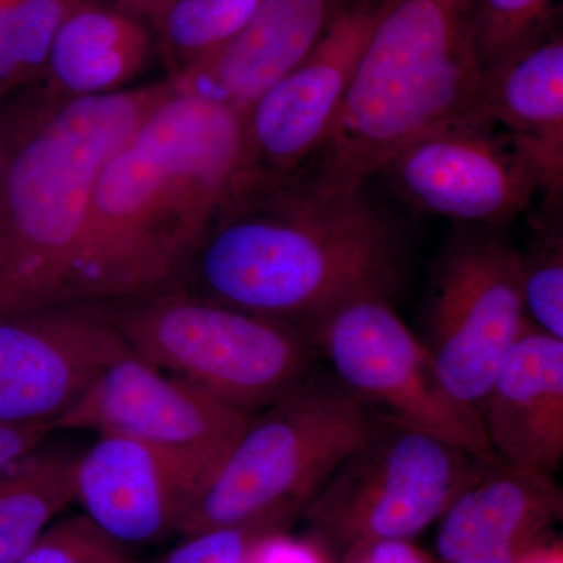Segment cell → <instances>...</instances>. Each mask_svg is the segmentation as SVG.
I'll return each mask as SVG.
<instances>
[{
  "instance_id": "cell-1",
  "label": "cell",
  "mask_w": 563,
  "mask_h": 563,
  "mask_svg": "<svg viewBox=\"0 0 563 563\" xmlns=\"http://www.w3.org/2000/svg\"><path fill=\"white\" fill-rule=\"evenodd\" d=\"M254 177L244 114L176 92L103 166L70 303L174 290L211 225Z\"/></svg>"
},
{
  "instance_id": "cell-2",
  "label": "cell",
  "mask_w": 563,
  "mask_h": 563,
  "mask_svg": "<svg viewBox=\"0 0 563 563\" xmlns=\"http://www.w3.org/2000/svg\"><path fill=\"white\" fill-rule=\"evenodd\" d=\"M395 222L362 188L313 174L261 176L229 202L192 255L184 291L292 322L307 333L344 303L390 298L402 276Z\"/></svg>"
},
{
  "instance_id": "cell-3",
  "label": "cell",
  "mask_w": 563,
  "mask_h": 563,
  "mask_svg": "<svg viewBox=\"0 0 563 563\" xmlns=\"http://www.w3.org/2000/svg\"><path fill=\"white\" fill-rule=\"evenodd\" d=\"M174 95L166 79L90 98L21 99L0 177V318L70 303L103 166Z\"/></svg>"
},
{
  "instance_id": "cell-4",
  "label": "cell",
  "mask_w": 563,
  "mask_h": 563,
  "mask_svg": "<svg viewBox=\"0 0 563 563\" xmlns=\"http://www.w3.org/2000/svg\"><path fill=\"white\" fill-rule=\"evenodd\" d=\"M474 0H379L313 176L362 188L407 144L479 113Z\"/></svg>"
},
{
  "instance_id": "cell-5",
  "label": "cell",
  "mask_w": 563,
  "mask_h": 563,
  "mask_svg": "<svg viewBox=\"0 0 563 563\" xmlns=\"http://www.w3.org/2000/svg\"><path fill=\"white\" fill-rule=\"evenodd\" d=\"M376 415L331 372L310 373L252 413L177 536L263 520L290 521L366 439Z\"/></svg>"
},
{
  "instance_id": "cell-6",
  "label": "cell",
  "mask_w": 563,
  "mask_h": 563,
  "mask_svg": "<svg viewBox=\"0 0 563 563\" xmlns=\"http://www.w3.org/2000/svg\"><path fill=\"white\" fill-rule=\"evenodd\" d=\"M91 306L141 358L246 412L313 372V342L302 328L206 296L174 288Z\"/></svg>"
},
{
  "instance_id": "cell-7",
  "label": "cell",
  "mask_w": 563,
  "mask_h": 563,
  "mask_svg": "<svg viewBox=\"0 0 563 563\" xmlns=\"http://www.w3.org/2000/svg\"><path fill=\"white\" fill-rule=\"evenodd\" d=\"M474 455L390 418L372 431L307 506L310 523L340 563L374 544L407 542L439 523Z\"/></svg>"
},
{
  "instance_id": "cell-8",
  "label": "cell",
  "mask_w": 563,
  "mask_h": 563,
  "mask_svg": "<svg viewBox=\"0 0 563 563\" xmlns=\"http://www.w3.org/2000/svg\"><path fill=\"white\" fill-rule=\"evenodd\" d=\"M531 324L521 252L498 228L466 225L440 258L421 339L444 390L479 413Z\"/></svg>"
},
{
  "instance_id": "cell-9",
  "label": "cell",
  "mask_w": 563,
  "mask_h": 563,
  "mask_svg": "<svg viewBox=\"0 0 563 563\" xmlns=\"http://www.w3.org/2000/svg\"><path fill=\"white\" fill-rule=\"evenodd\" d=\"M331 373L372 413L461 448L495 457L483 418L444 390L424 343L388 298L366 296L339 307L310 332Z\"/></svg>"
},
{
  "instance_id": "cell-10",
  "label": "cell",
  "mask_w": 563,
  "mask_h": 563,
  "mask_svg": "<svg viewBox=\"0 0 563 563\" xmlns=\"http://www.w3.org/2000/svg\"><path fill=\"white\" fill-rule=\"evenodd\" d=\"M236 409L131 351L111 363L55 429L122 435L181 463L203 487L250 422Z\"/></svg>"
},
{
  "instance_id": "cell-11",
  "label": "cell",
  "mask_w": 563,
  "mask_h": 563,
  "mask_svg": "<svg viewBox=\"0 0 563 563\" xmlns=\"http://www.w3.org/2000/svg\"><path fill=\"white\" fill-rule=\"evenodd\" d=\"M128 352L91 303L0 318V424H55Z\"/></svg>"
},
{
  "instance_id": "cell-12",
  "label": "cell",
  "mask_w": 563,
  "mask_h": 563,
  "mask_svg": "<svg viewBox=\"0 0 563 563\" xmlns=\"http://www.w3.org/2000/svg\"><path fill=\"white\" fill-rule=\"evenodd\" d=\"M383 173L418 210L463 225L499 228L537 198L509 141L479 117L412 141Z\"/></svg>"
},
{
  "instance_id": "cell-13",
  "label": "cell",
  "mask_w": 563,
  "mask_h": 563,
  "mask_svg": "<svg viewBox=\"0 0 563 563\" xmlns=\"http://www.w3.org/2000/svg\"><path fill=\"white\" fill-rule=\"evenodd\" d=\"M377 11L379 0H355L310 54L244 113L255 176H292L324 150Z\"/></svg>"
},
{
  "instance_id": "cell-14",
  "label": "cell",
  "mask_w": 563,
  "mask_h": 563,
  "mask_svg": "<svg viewBox=\"0 0 563 563\" xmlns=\"http://www.w3.org/2000/svg\"><path fill=\"white\" fill-rule=\"evenodd\" d=\"M563 525V487L554 476L474 457L461 490L439 520V563H520Z\"/></svg>"
},
{
  "instance_id": "cell-15",
  "label": "cell",
  "mask_w": 563,
  "mask_h": 563,
  "mask_svg": "<svg viewBox=\"0 0 563 563\" xmlns=\"http://www.w3.org/2000/svg\"><path fill=\"white\" fill-rule=\"evenodd\" d=\"M202 485L181 463L122 435H98L77 463L76 501L122 547L177 536Z\"/></svg>"
},
{
  "instance_id": "cell-16",
  "label": "cell",
  "mask_w": 563,
  "mask_h": 563,
  "mask_svg": "<svg viewBox=\"0 0 563 563\" xmlns=\"http://www.w3.org/2000/svg\"><path fill=\"white\" fill-rule=\"evenodd\" d=\"M355 0H262L254 20L228 46L169 79L177 95L246 113L310 54Z\"/></svg>"
},
{
  "instance_id": "cell-17",
  "label": "cell",
  "mask_w": 563,
  "mask_h": 563,
  "mask_svg": "<svg viewBox=\"0 0 563 563\" xmlns=\"http://www.w3.org/2000/svg\"><path fill=\"white\" fill-rule=\"evenodd\" d=\"M479 415L496 457L525 472H561L562 340L531 324L496 374Z\"/></svg>"
},
{
  "instance_id": "cell-18",
  "label": "cell",
  "mask_w": 563,
  "mask_h": 563,
  "mask_svg": "<svg viewBox=\"0 0 563 563\" xmlns=\"http://www.w3.org/2000/svg\"><path fill=\"white\" fill-rule=\"evenodd\" d=\"M477 117L509 141L540 207L563 206V35L487 70Z\"/></svg>"
},
{
  "instance_id": "cell-19",
  "label": "cell",
  "mask_w": 563,
  "mask_h": 563,
  "mask_svg": "<svg viewBox=\"0 0 563 563\" xmlns=\"http://www.w3.org/2000/svg\"><path fill=\"white\" fill-rule=\"evenodd\" d=\"M150 52V32L131 14L73 0L52 44L41 92L66 101L125 90Z\"/></svg>"
},
{
  "instance_id": "cell-20",
  "label": "cell",
  "mask_w": 563,
  "mask_h": 563,
  "mask_svg": "<svg viewBox=\"0 0 563 563\" xmlns=\"http://www.w3.org/2000/svg\"><path fill=\"white\" fill-rule=\"evenodd\" d=\"M80 453L27 455L0 473V563H18L76 501Z\"/></svg>"
},
{
  "instance_id": "cell-21",
  "label": "cell",
  "mask_w": 563,
  "mask_h": 563,
  "mask_svg": "<svg viewBox=\"0 0 563 563\" xmlns=\"http://www.w3.org/2000/svg\"><path fill=\"white\" fill-rule=\"evenodd\" d=\"M262 0H173L155 21L176 79L228 46L250 25Z\"/></svg>"
},
{
  "instance_id": "cell-22",
  "label": "cell",
  "mask_w": 563,
  "mask_h": 563,
  "mask_svg": "<svg viewBox=\"0 0 563 563\" xmlns=\"http://www.w3.org/2000/svg\"><path fill=\"white\" fill-rule=\"evenodd\" d=\"M73 0H5L0 3V107L43 81L52 44Z\"/></svg>"
},
{
  "instance_id": "cell-23",
  "label": "cell",
  "mask_w": 563,
  "mask_h": 563,
  "mask_svg": "<svg viewBox=\"0 0 563 563\" xmlns=\"http://www.w3.org/2000/svg\"><path fill=\"white\" fill-rule=\"evenodd\" d=\"M561 0H474L485 73L554 35Z\"/></svg>"
},
{
  "instance_id": "cell-24",
  "label": "cell",
  "mask_w": 563,
  "mask_h": 563,
  "mask_svg": "<svg viewBox=\"0 0 563 563\" xmlns=\"http://www.w3.org/2000/svg\"><path fill=\"white\" fill-rule=\"evenodd\" d=\"M521 258L529 318L563 342V206L539 207Z\"/></svg>"
},
{
  "instance_id": "cell-25",
  "label": "cell",
  "mask_w": 563,
  "mask_h": 563,
  "mask_svg": "<svg viewBox=\"0 0 563 563\" xmlns=\"http://www.w3.org/2000/svg\"><path fill=\"white\" fill-rule=\"evenodd\" d=\"M18 563H132V555L81 514L52 525Z\"/></svg>"
},
{
  "instance_id": "cell-26",
  "label": "cell",
  "mask_w": 563,
  "mask_h": 563,
  "mask_svg": "<svg viewBox=\"0 0 563 563\" xmlns=\"http://www.w3.org/2000/svg\"><path fill=\"white\" fill-rule=\"evenodd\" d=\"M288 523L263 518L251 523L211 529L181 537V542L155 563H247L255 548Z\"/></svg>"
},
{
  "instance_id": "cell-27",
  "label": "cell",
  "mask_w": 563,
  "mask_h": 563,
  "mask_svg": "<svg viewBox=\"0 0 563 563\" xmlns=\"http://www.w3.org/2000/svg\"><path fill=\"white\" fill-rule=\"evenodd\" d=\"M54 429L52 422L0 424V473L35 453Z\"/></svg>"
},
{
  "instance_id": "cell-28",
  "label": "cell",
  "mask_w": 563,
  "mask_h": 563,
  "mask_svg": "<svg viewBox=\"0 0 563 563\" xmlns=\"http://www.w3.org/2000/svg\"><path fill=\"white\" fill-rule=\"evenodd\" d=\"M276 536L258 544L247 563H321L317 554L301 544L277 542Z\"/></svg>"
},
{
  "instance_id": "cell-29",
  "label": "cell",
  "mask_w": 563,
  "mask_h": 563,
  "mask_svg": "<svg viewBox=\"0 0 563 563\" xmlns=\"http://www.w3.org/2000/svg\"><path fill=\"white\" fill-rule=\"evenodd\" d=\"M351 563H428L407 542L374 544Z\"/></svg>"
},
{
  "instance_id": "cell-30",
  "label": "cell",
  "mask_w": 563,
  "mask_h": 563,
  "mask_svg": "<svg viewBox=\"0 0 563 563\" xmlns=\"http://www.w3.org/2000/svg\"><path fill=\"white\" fill-rule=\"evenodd\" d=\"M18 122H20V101H10L0 107V177L13 150Z\"/></svg>"
},
{
  "instance_id": "cell-31",
  "label": "cell",
  "mask_w": 563,
  "mask_h": 563,
  "mask_svg": "<svg viewBox=\"0 0 563 563\" xmlns=\"http://www.w3.org/2000/svg\"><path fill=\"white\" fill-rule=\"evenodd\" d=\"M520 563H563L562 540H555L554 537L547 540L526 554Z\"/></svg>"
},
{
  "instance_id": "cell-32",
  "label": "cell",
  "mask_w": 563,
  "mask_h": 563,
  "mask_svg": "<svg viewBox=\"0 0 563 563\" xmlns=\"http://www.w3.org/2000/svg\"><path fill=\"white\" fill-rule=\"evenodd\" d=\"M563 35V0H561V5H559L558 11V21H555L554 35Z\"/></svg>"
},
{
  "instance_id": "cell-33",
  "label": "cell",
  "mask_w": 563,
  "mask_h": 563,
  "mask_svg": "<svg viewBox=\"0 0 563 563\" xmlns=\"http://www.w3.org/2000/svg\"><path fill=\"white\" fill-rule=\"evenodd\" d=\"M562 470H563V465H562Z\"/></svg>"
}]
</instances>
